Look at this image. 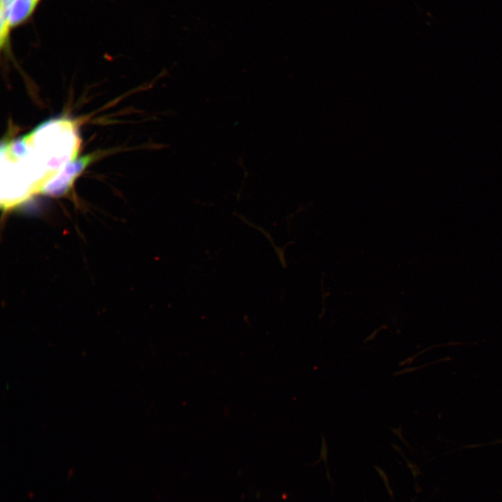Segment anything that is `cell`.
Masks as SVG:
<instances>
[{"label":"cell","mask_w":502,"mask_h":502,"mask_svg":"<svg viewBox=\"0 0 502 502\" xmlns=\"http://www.w3.org/2000/svg\"><path fill=\"white\" fill-rule=\"evenodd\" d=\"M40 0H13L8 10L10 28L25 21L33 12Z\"/></svg>","instance_id":"cell-3"},{"label":"cell","mask_w":502,"mask_h":502,"mask_svg":"<svg viewBox=\"0 0 502 502\" xmlns=\"http://www.w3.org/2000/svg\"><path fill=\"white\" fill-rule=\"evenodd\" d=\"M94 155L77 158L68 162L40 188L41 192L52 197H61L72 188L75 179L93 160Z\"/></svg>","instance_id":"cell-2"},{"label":"cell","mask_w":502,"mask_h":502,"mask_svg":"<svg viewBox=\"0 0 502 502\" xmlns=\"http://www.w3.org/2000/svg\"><path fill=\"white\" fill-rule=\"evenodd\" d=\"M13 0H0V10H8Z\"/></svg>","instance_id":"cell-5"},{"label":"cell","mask_w":502,"mask_h":502,"mask_svg":"<svg viewBox=\"0 0 502 502\" xmlns=\"http://www.w3.org/2000/svg\"><path fill=\"white\" fill-rule=\"evenodd\" d=\"M80 143L75 122L66 118L52 119L21 137L7 141L1 148V155L23 176L36 174L50 178L77 158Z\"/></svg>","instance_id":"cell-1"},{"label":"cell","mask_w":502,"mask_h":502,"mask_svg":"<svg viewBox=\"0 0 502 502\" xmlns=\"http://www.w3.org/2000/svg\"><path fill=\"white\" fill-rule=\"evenodd\" d=\"M375 467H376V471L379 472V476L382 478L389 494L393 498V493L392 492L391 488L389 486V483H388V480L386 474L383 472V471L381 468H378L376 466H375Z\"/></svg>","instance_id":"cell-4"}]
</instances>
